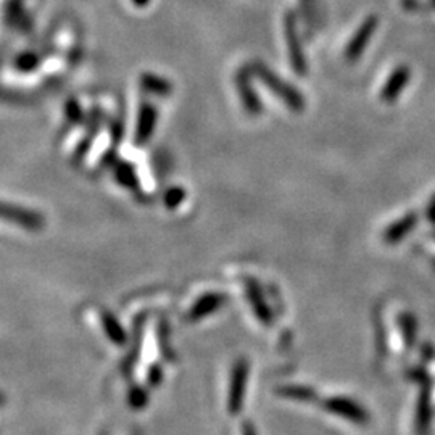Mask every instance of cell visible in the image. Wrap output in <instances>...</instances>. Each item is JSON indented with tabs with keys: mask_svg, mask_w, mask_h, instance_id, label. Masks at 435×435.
I'll return each mask as SVG.
<instances>
[{
	"mask_svg": "<svg viewBox=\"0 0 435 435\" xmlns=\"http://www.w3.org/2000/svg\"><path fill=\"white\" fill-rule=\"evenodd\" d=\"M325 406L329 413H334L336 416L347 419L350 422L364 424L369 421L368 411L359 403L347 399V397H332V399L326 400Z\"/></svg>",
	"mask_w": 435,
	"mask_h": 435,
	"instance_id": "obj_1",
	"label": "cell"
},
{
	"mask_svg": "<svg viewBox=\"0 0 435 435\" xmlns=\"http://www.w3.org/2000/svg\"><path fill=\"white\" fill-rule=\"evenodd\" d=\"M248 368L245 363H237L232 371L229 394H227V410L231 415H237L243 408V399H245Z\"/></svg>",
	"mask_w": 435,
	"mask_h": 435,
	"instance_id": "obj_2",
	"label": "cell"
},
{
	"mask_svg": "<svg viewBox=\"0 0 435 435\" xmlns=\"http://www.w3.org/2000/svg\"><path fill=\"white\" fill-rule=\"evenodd\" d=\"M279 394H283L287 399L294 400H311L315 399V394H313L311 389H305V387H285V389H280Z\"/></svg>",
	"mask_w": 435,
	"mask_h": 435,
	"instance_id": "obj_3",
	"label": "cell"
},
{
	"mask_svg": "<svg viewBox=\"0 0 435 435\" xmlns=\"http://www.w3.org/2000/svg\"><path fill=\"white\" fill-rule=\"evenodd\" d=\"M129 401H131V405L134 406V408H142L147 403V395H145V392L144 390H141V389H134V390H131V394H129Z\"/></svg>",
	"mask_w": 435,
	"mask_h": 435,
	"instance_id": "obj_4",
	"label": "cell"
},
{
	"mask_svg": "<svg viewBox=\"0 0 435 435\" xmlns=\"http://www.w3.org/2000/svg\"><path fill=\"white\" fill-rule=\"evenodd\" d=\"M242 435H258L257 431H255V427L252 426L250 422H245L242 426Z\"/></svg>",
	"mask_w": 435,
	"mask_h": 435,
	"instance_id": "obj_5",
	"label": "cell"
},
{
	"mask_svg": "<svg viewBox=\"0 0 435 435\" xmlns=\"http://www.w3.org/2000/svg\"><path fill=\"white\" fill-rule=\"evenodd\" d=\"M3 400H5V399H3V395L0 394V405H3Z\"/></svg>",
	"mask_w": 435,
	"mask_h": 435,
	"instance_id": "obj_6",
	"label": "cell"
},
{
	"mask_svg": "<svg viewBox=\"0 0 435 435\" xmlns=\"http://www.w3.org/2000/svg\"><path fill=\"white\" fill-rule=\"evenodd\" d=\"M136 2H137V3H141V5H142V3H145V2H147V0H136Z\"/></svg>",
	"mask_w": 435,
	"mask_h": 435,
	"instance_id": "obj_7",
	"label": "cell"
}]
</instances>
